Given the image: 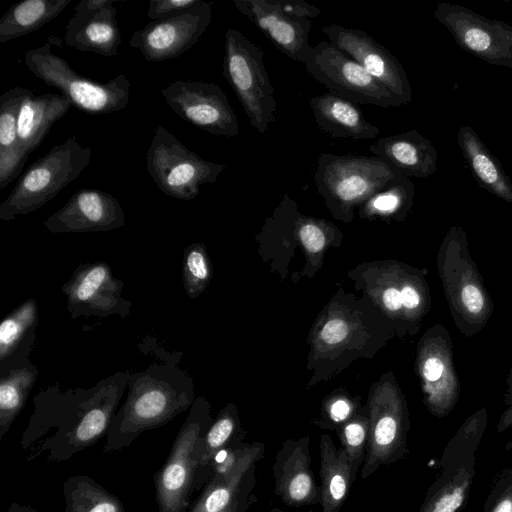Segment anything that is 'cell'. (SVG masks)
<instances>
[{
  "label": "cell",
  "instance_id": "obj_33",
  "mask_svg": "<svg viewBox=\"0 0 512 512\" xmlns=\"http://www.w3.org/2000/svg\"><path fill=\"white\" fill-rule=\"evenodd\" d=\"M63 512H126L122 501L90 476L77 474L63 484Z\"/></svg>",
  "mask_w": 512,
  "mask_h": 512
},
{
  "label": "cell",
  "instance_id": "obj_27",
  "mask_svg": "<svg viewBox=\"0 0 512 512\" xmlns=\"http://www.w3.org/2000/svg\"><path fill=\"white\" fill-rule=\"evenodd\" d=\"M264 453L259 442L245 444L237 462L228 470L214 474L204 486L189 512H219L230 504L241 490L250 472Z\"/></svg>",
  "mask_w": 512,
  "mask_h": 512
},
{
  "label": "cell",
  "instance_id": "obj_8",
  "mask_svg": "<svg viewBox=\"0 0 512 512\" xmlns=\"http://www.w3.org/2000/svg\"><path fill=\"white\" fill-rule=\"evenodd\" d=\"M223 75L240 101L250 124L264 134L276 120L275 89L270 82L263 49L229 28L225 33Z\"/></svg>",
  "mask_w": 512,
  "mask_h": 512
},
{
  "label": "cell",
  "instance_id": "obj_5",
  "mask_svg": "<svg viewBox=\"0 0 512 512\" xmlns=\"http://www.w3.org/2000/svg\"><path fill=\"white\" fill-rule=\"evenodd\" d=\"M213 422L210 404L196 397L163 466L154 474L158 512H186L195 492L201 440Z\"/></svg>",
  "mask_w": 512,
  "mask_h": 512
},
{
  "label": "cell",
  "instance_id": "obj_31",
  "mask_svg": "<svg viewBox=\"0 0 512 512\" xmlns=\"http://www.w3.org/2000/svg\"><path fill=\"white\" fill-rule=\"evenodd\" d=\"M71 0H24L12 5L0 19V43L32 33L56 18Z\"/></svg>",
  "mask_w": 512,
  "mask_h": 512
},
{
  "label": "cell",
  "instance_id": "obj_15",
  "mask_svg": "<svg viewBox=\"0 0 512 512\" xmlns=\"http://www.w3.org/2000/svg\"><path fill=\"white\" fill-rule=\"evenodd\" d=\"M368 441L361 478L407 453L408 414L404 400L395 392L377 393L370 401Z\"/></svg>",
  "mask_w": 512,
  "mask_h": 512
},
{
  "label": "cell",
  "instance_id": "obj_25",
  "mask_svg": "<svg viewBox=\"0 0 512 512\" xmlns=\"http://www.w3.org/2000/svg\"><path fill=\"white\" fill-rule=\"evenodd\" d=\"M30 352L17 351L0 363V438L10 430L24 408L39 371Z\"/></svg>",
  "mask_w": 512,
  "mask_h": 512
},
{
  "label": "cell",
  "instance_id": "obj_34",
  "mask_svg": "<svg viewBox=\"0 0 512 512\" xmlns=\"http://www.w3.org/2000/svg\"><path fill=\"white\" fill-rule=\"evenodd\" d=\"M415 193L413 182L401 176L372 194L360 205L362 218L403 219L409 212Z\"/></svg>",
  "mask_w": 512,
  "mask_h": 512
},
{
  "label": "cell",
  "instance_id": "obj_40",
  "mask_svg": "<svg viewBox=\"0 0 512 512\" xmlns=\"http://www.w3.org/2000/svg\"><path fill=\"white\" fill-rule=\"evenodd\" d=\"M201 0H151L147 16L152 20H159L180 14L197 4Z\"/></svg>",
  "mask_w": 512,
  "mask_h": 512
},
{
  "label": "cell",
  "instance_id": "obj_11",
  "mask_svg": "<svg viewBox=\"0 0 512 512\" xmlns=\"http://www.w3.org/2000/svg\"><path fill=\"white\" fill-rule=\"evenodd\" d=\"M434 16L462 49L489 64L512 69V25L445 2L437 5Z\"/></svg>",
  "mask_w": 512,
  "mask_h": 512
},
{
  "label": "cell",
  "instance_id": "obj_2",
  "mask_svg": "<svg viewBox=\"0 0 512 512\" xmlns=\"http://www.w3.org/2000/svg\"><path fill=\"white\" fill-rule=\"evenodd\" d=\"M192 378L174 363H155L131 373L127 395L106 434L103 452L128 448L142 433L159 428L191 408Z\"/></svg>",
  "mask_w": 512,
  "mask_h": 512
},
{
  "label": "cell",
  "instance_id": "obj_41",
  "mask_svg": "<svg viewBox=\"0 0 512 512\" xmlns=\"http://www.w3.org/2000/svg\"><path fill=\"white\" fill-rule=\"evenodd\" d=\"M282 11L298 19H309L317 17L321 9L303 0H277Z\"/></svg>",
  "mask_w": 512,
  "mask_h": 512
},
{
  "label": "cell",
  "instance_id": "obj_22",
  "mask_svg": "<svg viewBox=\"0 0 512 512\" xmlns=\"http://www.w3.org/2000/svg\"><path fill=\"white\" fill-rule=\"evenodd\" d=\"M369 151L408 178H427L437 169L433 144L415 129L382 137Z\"/></svg>",
  "mask_w": 512,
  "mask_h": 512
},
{
  "label": "cell",
  "instance_id": "obj_47",
  "mask_svg": "<svg viewBox=\"0 0 512 512\" xmlns=\"http://www.w3.org/2000/svg\"><path fill=\"white\" fill-rule=\"evenodd\" d=\"M510 427H512V404H510L509 408L502 414L497 425V431L503 432ZM506 449L512 451V441L506 444Z\"/></svg>",
  "mask_w": 512,
  "mask_h": 512
},
{
  "label": "cell",
  "instance_id": "obj_28",
  "mask_svg": "<svg viewBox=\"0 0 512 512\" xmlns=\"http://www.w3.org/2000/svg\"><path fill=\"white\" fill-rule=\"evenodd\" d=\"M63 95L45 93L35 96L32 92L22 103L18 117V142L30 154L37 149L54 123L72 107Z\"/></svg>",
  "mask_w": 512,
  "mask_h": 512
},
{
  "label": "cell",
  "instance_id": "obj_19",
  "mask_svg": "<svg viewBox=\"0 0 512 512\" xmlns=\"http://www.w3.org/2000/svg\"><path fill=\"white\" fill-rule=\"evenodd\" d=\"M237 10L247 17L278 49L291 60L304 63L312 47L309 34L312 22L282 11L277 0H234Z\"/></svg>",
  "mask_w": 512,
  "mask_h": 512
},
{
  "label": "cell",
  "instance_id": "obj_38",
  "mask_svg": "<svg viewBox=\"0 0 512 512\" xmlns=\"http://www.w3.org/2000/svg\"><path fill=\"white\" fill-rule=\"evenodd\" d=\"M295 227L302 245L311 253L320 252L326 245L328 235L334 230L326 221L298 214Z\"/></svg>",
  "mask_w": 512,
  "mask_h": 512
},
{
  "label": "cell",
  "instance_id": "obj_37",
  "mask_svg": "<svg viewBox=\"0 0 512 512\" xmlns=\"http://www.w3.org/2000/svg\"><path fill=\"white\" fill-rule=\"evenodd\" d=\"M369 419L356 416L338 429L341 448L351 465L352 480H356L358 469L363 465L368 441Z\"/></svg>",
  "mask_w": 512,
  "mask_h": 512
},
{
  "label": "cell",
  "instance_id": "obj_7",
  "mask_svg": "<svg viewBox=\"0 0 512 512\" xmlns=\"http://www.w3.org/2000/svg\"><path fill=\"white\" fill-rule=\"evenodd\" d=\"M488 424L485 409L469 416L446 444L438 461L440 473L426 492L419 512H459L475 476L476 451Z\"/></svg>",
  "mask_w": 512,
  "mask_h": 512
},
{
  "label": "cell",
  "instance_id": "obj_14",
  "mask_svg": "<svg viewBox=\"0 0 512 512\" xmlns=\"http://www.w3.org/2000/svg\"><path fill=\"white\" fill-rule=\"evenodd\" d=\"M211 18L212 4L201 1L180 14L149 22L133 33L129 45L149 62L176 58L199 41Z\"/></svg>",
  "mask_w": 512,
  "mask_h": 512
},
{
  "label": "cell",
  "instance_id": "obj_17",
  "mask_svg": "<svg viewBox=\"0 0 512 512\" xmlns=\"http://www.w3.org/2000/svg\"><path fill=\"white\" fill-rule=\"evenodd\" d=\"M447 237L454 252L452 255L450 253L453 260L446 251L444 252L442 280L453 317L462 331L464 325L472 324L481 328L491 312L489 296L467 250L465 249L464 253L459 255V241L454 244L455 237L453 238L451 233ZM443 244L446 246L445 243ZM446 248L448 249L447 246Z\"/></svg>",
  "mask_w": 512,
  "mask_h": 512
},
{
  "label": "cell",
  "instance_id": "obj_20",
  "mask_svg": "<svg viewBox=\"0 0 512 512\" xmlns=\"http://www.w3.org/2000/svg\"><path fill=\"white\" fill-rule=\"evenodd\" d=\"M274 493L292 507L321 504V488L311 469L310 439H288L273 464Z\"/></svg>",
  "mask_w": 512,
  "mask_h": 512
},
{
  "label": "cell",
  "instance_id": "obj_16",
  "mask_svg": "<svg viewBox=\"0 0 512 512\" xmlns=\"http://www.w3.org/2000/svg\"><path fill=\"white\" fill-rule=\"evenodd\" d=\"M322 32L329 42L359 63L404 105L412 99V88L407 74L391 52L365 31L331 24Z\"/></svg>",
  "mask_w": 512,
  "mask_h": 512
},
{
  "label": "cell",
  "instance_id": "obj_39",
  "mask_svg": "<svg viewBox=\"0 0 512 512\" xmlns=\"http://www.w3.org/2000/svg\"><path fill=\"white\" fill-rule=\"evenodd\" d=\"M481 512H512V468L502 470L495 478Z\"/></svg>",
  "mask_w": 512,
  "mask_h": 512
},
{
  "label": "cell",
  "instance_id": "obj_44",
  "mask_svg": "<svg viewBox=\"0 0 512 512\" xmlns=\"http://www.w3.org/2000/svg\"><path fill=\"white\" fill-rule=\"evenodd\" d=\"M328 417L333 424L342 426L352 414L351 404L345 399H336L328 406Z\"/></svg>",
  "mask_w": 512,
  "mask_h": 512
},
{
  "label": "cell",
  "instance_id": "obj_9",
  "mask_svg": "<svg viewBox=\"0 0 512 512\" xmlns=\"http://www.w3.org/2000/svg\"><path fill=\"white\" fill-rule=\"evenodd\" d=\"M226 165L201 158L165 127L158 125L146 153V169L167 196L192 200L200 186L217 181Z\"/></svg>",
  "mask_w": 512,
  "mask_h": 512
},
{
  "label": "cell",
  "instance_id": "obj_21",
  "mask_svg": "<svg viewBox=\"0 0 512 512\" xmlns=\"http://www.w3.org/2000/svg\"><path fill=\"white\" fill-rule=\"evenodd\" d=\"M419 371L423 381L425 403L432 414L446 416L455 406L459 384L452 364L449 336L444 341L423 350Z\"/></svg>",
  "mask_w": 512,
  "mask_h": 512
},
{
  "label": "cell",
  "instance_id": "obj_49",
  "mask_svg": "<svg viewBox=\"0 0 512 512\" xmlns=\"http://www.w3.org/2000/svg\"><path fill=\"white\" fill-rule=\"evenodd\" d=\"M271 512H283L282 510L278 509V508H275L273 509ZM308 512H313L312 510L308 511Z\"/></svg>",
  "mask_w": 512,
  "mask_h": 512
},
{
  "label": "cell",
  "instance_id": "obj_32",
  "mask_svg": "<svg viewBox=\"0 0 512 512\" xmlns=\"http://www.w3.org/2000/svg\"><path fill=\"white\" fill-rule=\"evenodd\" d=\"M238 435L237 412L232 405H228L219 412L201 440L195 492L209 482L212 463L218 453L240 442Z\"/></svg>",
  "mask_w": 512,
  "mask_h": 512
},
{
  "label": "cell",
  "instance_id": "obj_30",
  "mask_svg": "<svg viewBox=\"0 0 512 512\" xmlns=\"http://www.w3.org/2000/svg\"><path fill=\"white\" fill-rule=\"evenodd\" d=\"M319 448L322 512H339L353 483L351 465L345 451L337 448L328 434L321 436Z\"/></svg>",
  "mask_w": 512,
  "mask_h": 512
},
{
  "label": "cell",
  "instance_id": "obj_6",
  "mask_svg": "<svg viewBox=\"0 0 512 512\" xmlns=\"http://www.w3.org/2000/svg\"><path fill=\"white\" fill-rule=\"evenodd\" d=\"M24 62L46 85L58 89L77 109L91 115L110 114L127 107L130 81L124 74L105 83L79 75L69 63L54 54L51 44L27 50Z\"/></svg>",
  "mask_w": 512,
  "mask_h": 512
},
{
  "label": "cell",
  "instance_id": "obj_24",
  "mask_svg": "<svg viewBox=\"0 0 512 512\" xmlns=\"http://www.w3.org/2000/svg\"><path fill=\"white\" fill-rule=\"evenodd\" d=\"M319 128L332 138L373 139L380 129L369 123L359 106L334 92L309 99Z\"/></svg>",
  "mask_w": 512,
  "mask_h": 512
},
{
  "label": "cell",
  "instance_id": "obj_42",
  "mask_svg": "<svg viewBox=\"0 0 512 512\" xmlns=\"http://www.w3.org/2000/svg\"><path fill=\"white\" fill-rule=\"evenodd\" d=\"M349 326L341 318H332L322 327L320 337L327 345L340 344L348 335Z\"/></svg>",
  "mask_w": 512,
  "mask_h": 512
},
{
  "label": "cell",
  "instance_id": "obj_4",
  "mask_svg": "<svg viewBox=\"0 0 512 512\" xmlns=\"http://www.w3.org/2000/svg\"><path fill=\"white\" fill-rule=\"evenodd\" d=\"M90 158V147L73 136L54 145L30 165L0 204V219L10 221L41 208L80 176Z\"/></svg>",
  "mask_w": 512,
  "mask_h": 512
},
{
  "label": "cell",
  "instance_id": "obj_12",
  "mask_svg": "<svg viewBox=\"0 0 512 512\" xmlns=\"http://www.w3.org/2000/svg\"><path fill=\"white\" fill-rule=\"evenodd\" d=\"M160 93L167 105L192 125L216 136L239 135L237 117L226 94L215 83L177 80Z\"/></svg>",
  "mask_w": 512,
  "mask_h": 512
},
{
  "label": "cell",
  "instance_id": "obj_3",
  "mask_svg": "<svg viewBox=\"0 0 512 512\" xmlns=\"http://www.w3.org/2000/svg\"><path fill=\"white\" fill-rule=\"evenodd\" d=\"M401 176L376 156L321 153L313 179L332 215L349 222L357 206Z\"/></svg>",
  "mask_w": 512,
  "mask_h": 512
},
{
  "label": "cell",
  "instance_id": "obj_1",
  "mask_svg": "<svg viewBox=\"0 0 512 512\" xmlns=\"http://www.w3.org/2000/svg\"><path fill=\"white\" fill-rule=\"evenodd\" d=\"M129 371H118L91 388L61 390L58 383L33 399L34 411L20 438L26 459L63 462L107 434L127 390Z\"/></svg>",
  "mask_w": 512,
  "mask_h": 512
},
{
  "label": "cell",
  "instance_id": "obj_46",
  "mask_svg": "<svg viewBox=\"0 0 512 512\" xmlns=\"http://www.w3.org/2000/svg\"><path fill=\"white\" fill-rule=\"evenodd\" d=\"M116 0H81L74 8L75 13L97 12L113 6Z\"/></svg>",
  "mask_w": 512,
  "mask_h": 512
},
{
  "label": "cell",
  "instance_id": "obj_36",
  "mask_svg": "<svg viewBox=\"0 0 512 512\" xmlns=\"http://www.w3.org/2000/svg\"><path fill=\"white\" fill-rule=\"evenodd\" d=\"M212 277V267L203 243H192L184 249L182 278L186 294L197 298L207 288Z\"/></svg>",
  "mask_w": 512,
  "mask_h": 512
},
{
  "label": "cell",
  "instance_id": "obj_26",
  "mask_svg": "<svg viewBox=\"0 0 512 512\" xmlns=\"http://www.w3.org/2000/svg\"><path fill=\"white\" fill-rule=\"evenodd\" d=\"M33 91L15 86L0 96V190L22 172L28 153L18 142V117L23 101Z\"/></svg>",
  "mask_w": 512,
  "mask_h": 512
},
{
  "label": "cell",
  "instance_id": "obj_23",
  "mask_svg": "<svg viewBox=\"0 0 512 512\" xmlns=\"http://www.w3.org/2000/svg\"><path fill=\"white\" fill-rule=\"evenodd\" d=\"M121 39L116 9L111 6L97 12L74 13L65 26L63 40L77 50L112 57L117 55Z\"/></svg>",
  "mask_w": 512,
  "mask_h": 512
},
{
  "label": "cell",
  "instance_id": "obj_10",
  "mask_svg": "<svg viewBox=\"0 0 512 512\" xmlns=\"http://www.w3.org/2000/svg\"><path fill=\"white\" fill-rule=\"evenodd\" d=\"M307 72L330 92L355 104L383 108L404 105L359 63L329 41L312 46L303 63Z\"/></svg>",
  "mask_w": 512,
  "mask_h": 512
},
{
  "label": "cell",
  "instance_id": "obj_35",
  "mask_svg": "<svg viewBox=\"0 0 512 512\" xmlns=\"http://www.w3.org/2000/svg\"><path fill=\"white\" fill-rule=\"evenodd\" d=\"M38 324V306L28 299L13 309L0 324V363L16 352L33 334Z\"/></svg>",
  "mask_w": 512,
  "mask_h": 512
},
{
  "label": "cell",
  "instance_id": "obj_48",
  "mask_svg": "<svg viewBox=\"0 0 512 512\" xmlns=\"http://www.w3.org/2000/svg\"><path fill=\"white\" fill-rule=\"evenodd\" d=\"M5 512H37L32 506L13 502Z\"/></svg>",
  "mask_w": 512,
  "mask_h": 512
},
{
  "label": "cell",
  "instance_id": "obj_13",
  "mask_svg": "<svg viewBox=\"0 0 512 512\" xmlns=\"http://www.w3.org/2000/svg\"><path fill=\"white\" fill-rule=\"evenodd\" d=\"M123 286V281L113 276L111 267L104 261L78 265L71 278L62 284L70 317L126 318L132 302L122 296Z\"/></svg>",
  "mask_w": 512,
  "mask_h": 512
},
{
  "label": "cell",
  "instance_id": "obj_45",
  "mask_svg": "<svg viewBox=\"0 0 512 512\" xmlns=\"http://www.w3.org/2000/svg\"><path fill=\"white\" fill-rule=\"evenodd\" d=\"M383 306L390 312L396 313L403 308V298L400 287L388 286L381 294Z\"/></svg>",
  "mask_w": 512,
  "mask_h": 512
},
{
  "label": "cell",
  "instance_id": "obj_18",
  "mask_svg": "<svg viewBox=\"0 0 512 512\" xmlns=\"http://www.w3.org/2000/svg\"><path fill=\"white\" fill-rule=\"evenodd\" d=\"M125 214L118 199L99 189H80L50 215L44 227L52 233L105 232L124 226Z\"/></svg>",
  "mask_w": 512,
  "mask_h": 512
},
{
  "label": "cell",
  "instance_id": "obj_43",
  "mask_svg": "<svg viewBox=\"0 0 512 512\" xmlns=\"http://www.w3.org/2000/svg\"><path fill=\"white\" fill-rule=\"evenodd\" d=\"M254 470H252L247 477L244 485L242 486L236 497L230 502L228 506L219 512H246L250 504L252 503L254 496L252 490L254 487Z\"/></svg>",
  "mask_w": 512,
  "mask_h": 512
},
{
  "label": "cell",
  "instance_id": "obj_29",
  "mask_svg": "<svg viewBox=\"0 0 512 512\" xmlns=\"http://www.w3.org/2000/svg\"><path fill=\"white\" fill-rule=\"evenodd\" d=\"M457 142L479 185L512 204V183L477 133L463 126L458 131Z\"/></svg>",
  "mask_w": 512,
  "mask_h": 512
}]
</instances>
